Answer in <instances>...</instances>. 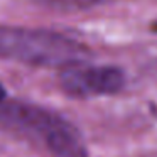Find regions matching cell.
I'll use <instances>...</instances> for the list:
<instances>
[{"mask_svg": "<svg viewBox=\"0 0 157 157\" xmlns=\"http://www.w3.org/2000/svg\"><path fill=\"white\" fill-rule=\"evenodd\" d=\"M0 125L39 144L54 157H86L79 132L58 113L22 101H0Z\"/></svg>", "mask_w": 157, "mask_h": 157, "instance_id": "obj_1", "label": "cell"}, {"mask_svg": "<svg viewBox=\"0 0 157 157\" xmlns=\"http://www.w3.org/2000/svg\"><path fill=\"white\" fill-rule=\"evenodd\" d=\"M90 49L76 39L46 29L0 25V58L29 66L59 68L85 63Z\"/></svg>", "mask_w": 157, "mask_h": 157, "instance_id": "obj_2", "label": "cell"}, {"mask_svg": "<svg viewBox=\"0 0 157 157\" xmlns=\"http://www.w3.org/2000/svg\"><path fill=\"white\" fill-rule=\"evenodd\" d=\"M59 83L71 96H105L115 95L125 85V75L115 66H90L85 63L61 69Z\"/></svg>", "mask_w": 157, "mask_h": 157, "instance_id": "obj_3", "label": "cell"}, {"mask_svg": "<svg viewBox=\"0 0 157 157\" xmlns=\"http://www.w3.org/2000/svg\"><path fill=\"white\" fill-rule=\"evenodd\" d=\"M32 2L54 9H90L100 5L105 0H32Z\"/></svg>", "mask_w": 157, "mask_h": 157, "instance_id": "obj_4", "label": "cell"}, {"mask_svg": "<svg viewBox=\"0 0 157 157\" xmlns=\"http://www.w3.org/2000/svg\"><path fill=\"white\" fill-rule=\"evenodd\" d=\"M7 98V93H5V90H4V86L0 85V101H4V100Z\"/></svg>", "mask_w": 157, "mask_h": 157, "instance_id": "obj_5", "label": "cell"}]
</instances>
